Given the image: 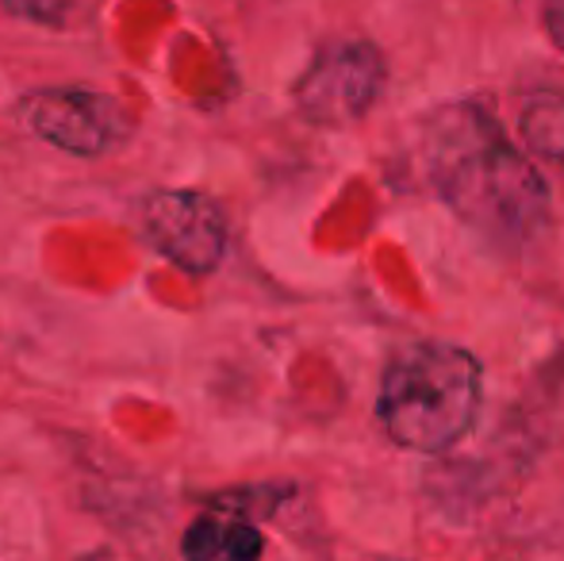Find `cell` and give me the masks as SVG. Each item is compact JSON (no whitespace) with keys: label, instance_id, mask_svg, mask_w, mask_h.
Returning <instances> with one entry per match:
<instances>
[{"label":"cell","instance_id":"4","mask_svg":"<svg viewBox=\"0 0 564 561\" xmlns=\"http://www.w3.org/2000/svg\"><path fill=\"white\" fill-rule=\"evenodd\" d=\"M388 82L384 54L365 39H338L312 58L292 85L296 112L315 128H349L380 100Z\"/></svg>","mask_w":564,"mask_h":561},{"label":"cell","instance_id":"9","mask_svg":"<svg viewBox=\"0 0 564 561\" xmlns=\"http://www.w3.org/2000/svg\"><path fill=\"white\" fill-rule=\"evenodd\" d=\"M542 20H545V31H550V39L564 51V0H545V4H542Z\"/></svg>","mask_w":564,"mask_h":561},{"label":"cell","instance_id":"1","mask_svg":"<svg viewBox=\"0 0 564 561\" xmlns=\"http://www.w3.org/2000/svg\"><path fill=\"white\" fill-rule=\"evenodd\" d=\"M423 165L438 201L491 247H527L550 216V185L476 100H453L423 128Z\"/></svg>","mask_w":564,"mask_h":561},{"label":"cell","instance_id":"5","mask_svg":"<svg viewBox=\"0 0 564 561\" xmlns=\"http://www.w3.org/2000/svg\"><path fill=\"white\" fill-rule=\"evenodd\" d=\"M139 235L154 255L193 278H208L227 258V216L208 193L158 188L139 208Z\"/></svg>","mask_w":564,"mask_h":561},{"label":"cell","instance_id":"2","mask_svg":"<svg viewBox=\"0 0 564 561\" xmlns=\"http://www.w3.org/2000/svg\"><path fill=\"white\" fill-rule=\"evenodd\" d=\"M484 397V369L449 343H415L392 358L377 397L380 427L395 446L442 454L468 434Z\"/></svg>","mask_w":564,"mask_h":561},{"label":"cell","instance_id":"8","mask_svg":"<svg viewBox=\"0 0 564 561\" xmlns=\"http://www.w3.org/2000/svg\"><path fill=\"white\" fill-rule=\"evenodd\" d=\"M0 12L35 28H66L74 20V0H0Z\"/></svg>","mask_w":564,"mask_h":561},{"label":"cell","instance_id":"3","mask_svg":"<svg viewBox=\"0 0 564 561\" xmlns=\"http://www.w3.org/2000/svg\"><path fill=\"white\" fill-rule=\"evenodd\" d=\"M15 116L35 139L74 158H105L131 139V112L112 93L89 85H46L20 97Z\"/></svg>","mask_w":564,"mask_h":561},{"label":"cell","instance_id":"7","mask_svg":"<svg viewBox=\"0 0 564 561\" xmlns=\"http://www.w3.org/2000/svg\"><path fill=\"white\" fill-rule=\"evenodd\" d=\"M519 131L522 142L530 147V154L564 162V93L557 89L534 93L519 116Z\"/></svg>","mask_w":564,"mask_h":561},{"label":"cell","instance_id":"6","mask_svg":"<svg viewBox=\"0 0 564 561\" xmlns=\"http://www.w3.org/2000/svg\"><path fill=\"white\" fill-rule=\"evenodd\" d=\"M250 504L238 500V496H219L216 508L204 511L200 519H193L181 539V554L196 561L227 558V561H253L265 550L258 524L250 516Z\"/></svg>","mask_w":564,"mask_h":561}]
</instances>
